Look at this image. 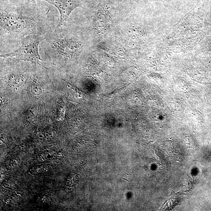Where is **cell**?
<instances>
[{
	"label": "cell",
	"mask_w": 211,
	"mask_h": 211,
	"mask_svg": "<svg viewBox=\"0 0 211 211\" xmlns=\"http://www.w3.org/2000/svg\"><path fill=\"white\" fill-rule=\"evenodd\" d=\"M40 0H1L0 49H15L25 36H47L56 27V19L47 4Z\"/></svg>",
	"instance_id": "obj_1"
},
{
	"label": "cell",
	"mask_w": 211,
	"mask_h": 211,
	"mask_svg": "<svg viewBox=\"0 0 211 211\" xmlns=\"http://www.w3.org/2000/svg\"><path fill=\"white\" fill-rule=\"evenodd\" d=\"M80 35L67 25L55 30L41 43L45 54L54 60L66 62L79 55L84 44Z\"/></svg>",
	"instance_id": "obj_2"
},
{
	"label": "cell",
	"mask_w": 211,
	"mask_h": 211,
	"mask_svg": "<svg viewBox=\"0 0 211 211\" xmlns=\"http://www.w3.org/2000/svg\"><path fill=\"white\" fill-rule=\"evenodd\" d=\"M46 36L37 34L25 36L21 40L20 47L12 53L1 54V57H11L20 61L29 62L37 65L43 66L39 54V47L40 43L46 39Z\"/></svg>",
	"instance_id": "obj_3"
},
{
	"label": "cell",
	"mask_w": 211,
	"mask_h": 211,
	"mask_svg": "<svg viewBox=\"0 0 211 211\" xmlns=\"http://www.w3.org/2000/svg\"><path fill=\"white\" fill-rule=\"evenodd\" d=\"M56 7L60 14V19L56 28L66 26L70 13L77 7L81 6L79 0H41Z\"/></svg>",
	"instance_id": "obj_4"
}]
</instances>
